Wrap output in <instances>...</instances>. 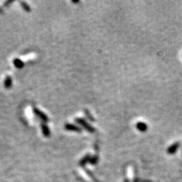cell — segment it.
<instances>
[{
	"label": "cell",
	"instance_id": "6da1fadb",
	"mask_svg": "<svg viewBox=\"0 0 182 182\" xmlns=\"http://www.w3.org/2000/svg\"><path fill=\"white\" fill-rule=\"evenodd\" d=\"M75 121L78 123V124L80 125L81 126L84 127V128L86 129V131H88V132L94 133V131H95V128L89 124L88 121L85 119H84V118L78 117L76 118V119H75Z\"/></svg>",
	"mask_w": 182,
	"mask_h": 182
},
{
	"label": "cell",
	"instance_id": "7a4b0ae2",
	"mask_svg": "<svg viewBox=\"0 0 182 182\" xmlns=\"http://www.w3.org/2000/svg\"><path fill=\"white\" fill-rule=\"evenodd\" d=\"M34 113L35 114L36 116H37L38 118H40L42 121H43L44 122H48L49 121V118L47 116V115H45L43 112H42L40 110H39L37 108H34L33 109Z\"/></svg>",
	"mask_w": 182,
	"mask_h": 182
},
{
	"label": "cell",
	"instance_id": "3957f363",
	"mask_svg": "<svg viewBox=\"0 0 182 182\" xmlns=\"http://www.w3.org/2000/svg\"><path fill=\"white\" fill-rule=\"evenodd\" d=\"M64 127L67 131H75V132H82V129H81L80 127L76 125L72 124V123H65Z\"/></svg>",
	"mask_w": 182,
	"mask_h": 182
},
{
	"label": "cell",
	"instance_id": "277c9868",
	"mask_svg": "<svg viewBox=\"0 0 182 182\" xmlns=\"http://www.w3.org/2000/svg\"><path fill=\"white\" fill-rule=\"evenodd\" d=\"M136 127L139 131H142V132H144L148 129V125L146 123L142 122V121H138L136 123Z\"/></svg>",
	"mask_w": 182,
	"mask_h": 182
},
{
	"label": "cell",
	"instance_id": "5b68a950",
	"mask_svg": "<svg viewBox=\"0 0 182 182\" xmlns=\"http://www.w3.org/2000/svg\"><path fill=\"white\" fill-rule=\"evenodd\" d=\"M41 129L42 133L44 136L45 137H49L51 135V131H50L49 127L47 126L45 123H42L41 124Z\"/></svg>",
	"mask_w": 182,
	"mask_h": 182
},
{
	"label": "cell",
	"instance_id": "8992f818",
	"mask_svg": "<svg viewBox=\"0 0 182 182\" xmlns=\"http://www.w3.org/2000/svg\"><path fill=\"white\" fill-rule=\"evenodd\" d=\"M13 63L14 66L18 69H21L24 66V63L23 62L22 60L18 59V58H15V59H13Z\"/></svg>",
	"mask_w": 182,
	"mask_h": 182
},
{
	"label": "cell",
	"instance_id": "52a82bcc",
	"mask_svg": "<svg viewBox=\"0 0 182 182\" xmlns=\"http://www.w3.org/2000/svg\"><path fill=\"white\" fill-rule=\"evenodd\" d=\"M4 87L5 88L9 89L12 86V78L10 76H7L4 80Z\"/></svg>",
	"mask_w": 182,
	"mask_h": 182
},
{
	"label": "cell",
	"instance_id": "ba28073f",
	"mask_svg": "<svg viewBox=\"0 0 182 182\" xmlns=\"http://www.w3.org/2000/svg\"><path fill=\"white\" fill-rule=\"evenodd\" d=\"M84 113H85V115H86V117L88 118V119L90 120V121H95V119H94V117L92 115V114L90 113V112L89 111L88 109H85L84 110Z\"/></svg>",
	"mask_w": 182,
	"mask_h": 182
},
{
	"label": "cell",
	"instance_id": "9c48e42d",
	"mask_svg": "<svg viewBox=\"0 0 182 182\" xmlns=\"http://www.w3.org/2000/svg\"><path fill=\"white\" fill-rule=\"evenodd\" d=\"M20 3H21V5H22V8L24 9L25 11H26V12H30V10H31V9H30V7L28 5V3L24 2V1H22Z\"/></svg>",
	"mask_w": 182,
	"mask_h": 182
},
{
	"label": "cell",
	"instance_id": "30bf717a",
	"mask_svg": "<svg viewBox=\"0 0 182 182\" xmlns=\"http://www.w3.org/2000/svg\"><path fill=\"white\" fill-rule=\"evenodd\" d=\"M178 147H179V143H175V144L172 145L169 148V152H170V153H173V152H175Z\"/></svg>",
	"mask_w": 182,
	"mask_h": 182
},
{
	"label": "cell",
	"instance_id": "8fae6325",
	"mask_svg": "<svg viewBox=\"0 0 182 182\" xmlns=\"http://www.w3.org/2000/svg\"><path fill=\"white\" fill-rule=\"evenodd\" d=\"M13 2V1H10V0H9V1H5V2L4 3V5H5V6H7V5H9V4L12 3Z\"/></svg>",
	"mask_w": 182,
	"mask_h": 182
},
{
	"label": "cell",
	"instance_id": "7c38bea8",
	"mask_svg": "<svg viewBox=\"0 0 182 182\" xmlns=\"http://www.w3.org/2000/svg\"><path fill=\"white\" fill-rule=\"evenodd\" d=\"M72 2L74 3H79V1L78 0H76V1H75V0H72Z\"/></svg>",
	"mask_w": 182,
	"mask_h": 182
}]
</instances>
